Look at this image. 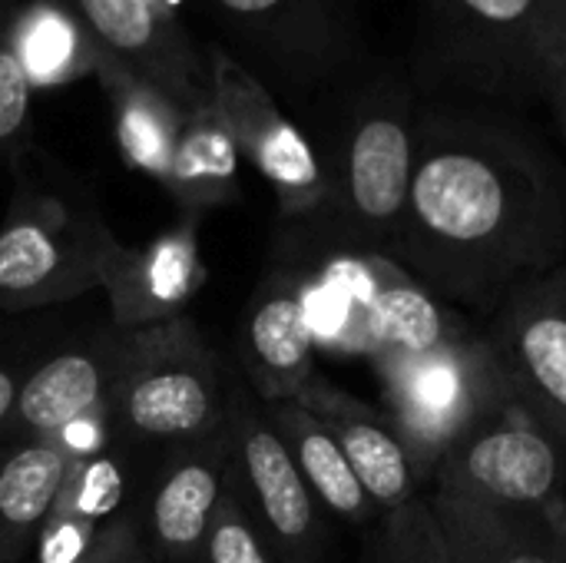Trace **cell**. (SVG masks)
<instances>
[{
    "mask_svg": "<svg viewBox=\"0 0 566 563\" xmlns=\"http://www.w3.org/2000/svg\"><path fill=\"white\" fill-rule=\"evenodd\" d=\"M566 222L537 166L491 136H428L415 156L405 256L444 299L497 305L554 269Z\"/></svg>",
    "mask_w": 566,
    "mask_h": 563,
    "instance_id": "6da1fadb",
    "label": "cell"
},
{
    "mask_svg": "<svg viewBox=\"0 0 566 563\" xmlns=\"http://www.w3.org/2000/svg\"><path fill=\"white\" fill-rule=\"evenodd\" d=\"M434 488L554 518L566 508V441L504 398L448 445Z\"/></svg>",
    "mask_w": 566,
    "mask_h": 563,
    "instance_id": "7a4b0ae2",
    "label": "cell"
},
{
    "mask_svg": "<svg viewBox=\"0 0 566 563\" xmlns=\"http://www.w3.org/2000/svg\"><path fill=\"white\" fill-rule=\"evenodd\" d=\"M481 345L507 398L566 441V269L521 282Z\"/></svg>",
    "mask_w": 566,
    "mask_h": 563,
    "instance_id": "3957f363",
    "label": "cell"
},
{
    "mask_svg": "<svg viewBox=\"0 0 566 563\" xmlns=\"http://www.w3.org/2000/svg\"><path fill=\"white\" fill-rule=\"evenodd\" d=\"M391 398L398 405V431L408 441L421 481H434L448 445L507 392L481 345L471 338L431 362L388 375Z\"/></svg>",
    "mask_w": 566,
    "mask_h": 563,
    "instance_id": "277c9868",
    "label": "cell"
},
{
    "mask_svg": "<svg viewBox=\"0 0 566 563\" xmlns=\"http://www.w3.org/2000/svg\"><path fill=\"white\" fill-rule=\"evenodd\" d=\"M428 501L454 563H564L560 511L531 514L438 488Z\"/></svg>",
    "mask_w": 566,
    "mask_h": 563,
    "instance_id": "5b68a950",
    "label": "cell"
},
{
    "mask_svg": "<svg viewBox=\"0 0 566 563\" xmlns=\"http://www.w3.org/2000/svg\"><path fill=\"white\" fill-rule=\"evenodd\" d=\"M368 329L388 375L471 342L464 322L451 315L424 282H415L401 272H391V279L375 289L368 305Z\"/></svg>",
    "mask_w": 566,
    "mask_h": 563,
    "instance_id": "8992f818",
    "label": "cell"
},
{
    "mask_svg": "<svg viewBox=\"0 0 566 563\" xmlns=\"http://www.w3.org/2000/svg\"><path fill=\"white\" fill-rule=\"evenodd\" d=\"M415 173V143L405 123L391 116L368 119L348 153V192L355 212L375 229L405 222Z\"/></svg>",
    "mask_w": 566,
    "mask_h": 563,
    "instance_id": "52a82bcc",
    "label": "cell"
},
{
    "mask_svg": "<svg viewBox=\"0 0 566 563\" xmlns=\"http://www.w3.org/2000/svg\"><path fill=\"white\" fill-rule=\"evenodd\" d=\"M325 428L335 435L338 448L345 451V458L375 511H381L388 518L401 504L418 498L421 471H418L415 455L395 421L348 405Z\"/></svg>",
    "mask_w": 566,
    "mask_h": 563,
    "instance_id": "ba28073f",
    "label": "cell"
},
{
    "mask_svg": "<svg viewBox=\"0 0 566 563\" xmlns=\"http://www.w3.org/2000/svg\"><path fill=\"white\" fill-rule=\"evenodd\" d=\"M245 468L272 531L289 544H305L315 528V508L292 451L272 431L259 428L245 441Z\"/></svg>",
    "mask_w": 566,
    "mask_h": 563,
    "instance_id": "9c48e42d",
    "label": "cell"
},
{
    "mask_svg": "<svg viewBox=\"0 0 566 563\" xmlns=\"http://www.w3.org/2000/svg\"><path fill=\"white\" fill-rule=\"evenodd\" d=\"M292 431H295V455L292 458H295L305 484L325 501V508L342 514V518H352V521L368 518L375 508H371L365 488L358 484V478H355L345 451L338 448L335 435L308 415H295Z\"/></svg>",
    "mask_w": 566,
    "mask_h": 563,
    "instance_id": "30bf717a",
    "label": "cell"
},
{
    "mask_svg": "<svg viewBox=\"0 0 566 563\" xmlns=\"http://www.w3.org/2000/svg\"><path fill=\"white\" fill-rule=\"evenodd\" d=\"M99 395V372L83 355H63L43 365L20 395V415L40 428H66L76 421Z\"/></svg>",
    "mask_w": 566,
    "mask_h": 563,
    "instance_id": "8fae6325",
    "label": "cell"
},
{
    "mask_svg": "<svg viewBox=\"0 0 566 563\" xmlns=\"http://www.w3.org/2000/svg\"><path fill=\"white\" fill-rule=\"evenodd\" d=\"M129 418L149 435H189L209 418V392L189 372H159L133 388Z\"/></svg>",
    "mask_w": 566,
    "mask_h": 563,
    "instance_id": "7c38bea8",
    "label": "cell"
},
{
    "mask_svg": "<svg viewBox=\"0 0 566 563\" xmlns=\"http://www.w3.org/2000/svg\"><path fill=\"white\" fill-rule=\"evenodd\" d=\"M252 348L279 382H298L312 358V322L295 295H275L252 319Z\"/></svg>",
    "mask_w": 566,
    "mask_h": 563,
    "instance_id": "4fadbf2b",
    "label": "cell"
},
{
    "mask_svg": "<svg viewBox=\"0 0 566 563\" xmlns=\"http://www.w3.org/2000/svg\"><path fill=\"white\" fill-rule=\"evenodd\" d=\"M63 478V458L53 448H27L0 471V518L27 528L46 514Z\"/></svg>",
    "mask_w": 566,
    "mask_h": 563,
    "instance_id": "5bb4252c",
    "label": "cell"
},
{
    "mask_svg": "<svg viewBox=\"0 0 566 563\" xmlns=\"http://www.w3.org/2000/svg\"><path fill=\"white\" fill-rule=\"evenodd\" d=\"M216 491H219V478L202 465H189L179 475H172V481L159 491L153 511L159 538L176 548L199 541L209 511L216 504Z\"/></svg>",
    "mask_w": 566,
    "mask_h": 563,
    "instance_id": "9a60e30c",
    "label": "cell"
},
{
    "mask_svg": "<svg viewBox=\"0 0 566 563\" xmlns=\"http://www.w3.org/2000/svg\"><path fill=\"white\" fill-rule=\"evenodd\" d=\"M378 563H454L428 494L411 498L385 518Z\"/></svg>",
    "mask_w": 566,
    "mask_h": 563,
    "instance_id": "2e32d148",
    "label": "cell"
},
{
    "mask_svg": "<svg viewBox=\"0 0 566 563\" xmlns=\"http://www.w3.org/2000/svg\"><path fill=\"white\" fill-rule=\"evenodd\" d=\"M60 265L56 246L36 226H13L0 236V289L27 292Z\"/></svg>",
    "mask_w": 566,
    "mask_h": 563,
    "instance_id": "e0dca14e",
    "label": "cell"
},
{
    "mask_svg": "<svg viewBox=\"0 0 566 563\" xmlns=\"http://www.w3.org/2000/svg\"><path fill=\"white\" fill-rule=\"evenodd\" d=\"M20 63L23 70H30L36 80H50L56 76L70 56H73V30L66 20H60L56 13H40L30 20L23 43H20Z\"/></svg>",
    "mask_w": 566,
    "mask_h": 563,
    "instance_id": "ac0fdd59",
    "label": "cell"
},
{
    "mask_svg": "<svg viewBox=\"0 0 566 563\" xmlns=\"http://www.w3.org/2000/svg\"><path fill=\"white\" fill-rule=\"evenodd\" d=\"M93 27L116 46H139L149 40L153 20L143 0H83Z\"/></svg>",
    "mask_w": 566,
    "mask_h": 563,
    "instance_id": "d6986e66",
    "label": "cell"
},
{
    "mask_svg": "<svg viewBox=\"0 0 566 563\" xmlns=\"http://www.w3.org/2000/svg\"><path fill=\"white\" fill-rule=\"evenodd\" d=\"M262 166H265L275 179H282V183L302 186V183H312V179H315V163H312L305 143H302L289 126H279V129L265 139V146H262Z\"/></svg>",
    "mask_w": 566,
    "mask_h": 563,
    "instance_id": "ffe728a7",
    "label": "cell"
},
{
    "mask_svg": "<svg viewBox=\"0 0 566 563\" xmlns=\"http://www.w3.org/2000/svg\"><path fill=\"white\" fill-rule=\"evenodd\" d=\"M27 113V70L17 56L0 53V136H10Z\"/></svg>",
    "mask_w": 566,
    "mask_h": 563,
    "instance_id": "44dd1931",
    "label": "cell"
},
{
    "mask_svg": "<svg viewBox=\"0 0 566 563\" xmlns=\"http://www.w3.org/2000/svg\"><path fill=\"white\" fill-rule=\"evenodd\" d=\"M212 563H269L252 531L239 521H226L212 538Z\"/></svg>",
    "mask_w": 566,
    "mask_h": 563,
    "instance_id": "7402d4cb",
    "label": "cell"
},
{
    "mask_svg": "<svg viewBox=\"0 0 566 563\" xmlns=\"http://www.w3.org/2000/svg\"><path fill=\"white\" fill-rule=\"evenodd\" d=\"M123 136H126V143H129V149L139 156V159H156V153L163 149V136H159V129H156V123L146 116V113H139V110H133V113H126V123H123Z\"/></svg>",
    "mask_w": 566,
    "mask_h": 563,
    "instance_id": "603a6c76",
    "label": "cell"
},
{
    "mask_svg": "<svg viewBox=\"0 0 566 563\" xmlns=\"http://www.w3.org/2000/svg\"><path fill=\"white\" fill-rule=\"evenodd\" d=\"M461 3L491 23H517L534 7V0H461Z\"/></svg>",
    "mask_w": 566,
    "mask_h": 563,
    "instance_id": "cb8c5ba5",
    "label": "cell"
},
{
    "mask_svg": "<svg viewBox=\"0 0 566 563\" xmlns=\"http://www.w3.org/2000/svg\"><path fill=\"white\" fill-rule=\"evenodd\" d=\"M226 7H232V10H245V13H252V10H269L272 3H279V0H222Z\"/></svg>",
    "mask_w": 566,
    "mask_h": 563,
    "instance_id": "d4e9b609",
    "label": "cell"
},
{
    "mask_svg": "<svg viewBox=\"0 0 566 563\" xmlns=\"http://www.w3.org/2000/svg\"><path fill=\"white\" fill-rule=\"evenodd\" d=\"M10 405H13V382H10V375L0 372V418L7 415Z\"/></svg>",
    "mask_w": 566,
    "mask_h": 563,
    "instance_id": "484cf974",
    "label": "cell"
},
{
    "mask_svg": "<svg viewBox=\"0 0 566 563\" xmlns=\"http://www.w3.org/2000/svg\"><path fill=\"white\" fill-rule=\"evenodd\" d=\"M557 524H560V541H564V563H566V508L557 514Z\"/></svg>",
    "mask_w": 566,
    "mask_h": 563,
    "instance_id": "4316f807",
    "label": "cell"
},
{
    "mask_svg": "<svg viewBox=\"0 0 566 563\" xmlns=\"http://www.w3.org/2000/svg\"><path fill=\"white\" fill-rule=\"evenodd\" d=\"M564 96H566V90H564Z\"/></svg>",
    "mask_w": 566,
    "mask_h": 563,
    "instance_id": "83f0119b",
    "label": "cell"
}]
</instances>
